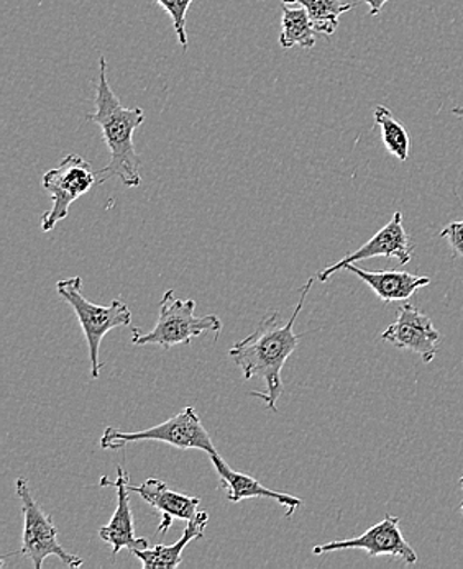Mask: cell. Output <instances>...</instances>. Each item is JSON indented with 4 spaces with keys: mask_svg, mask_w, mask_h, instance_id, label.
<instances>
[{
    "mask_svg": "<svg viewBox=\"0 0 463 569\" xmlns=\"http://www.w3.org/2000/svg\"><path fill=\"white\" fill-rule=\"evenodd\" d=\"M461 486H462V489H463V476L461 478ZM461 512L463 513V502H462V506H461Z\"/></svg>",
    "mask_w": 463,
    "mask_h": 569,
    "instance_id": "23",
    "label": "cell"
},
{
    "mask_svg": "<svg viewBox=\"0 0 463 569\" xmlns=\"http://www.w3.org/2000/svg\"><path fill=\"white\" fill-rule=\"evenodd\" d=\"M342 550H364L372 558L393 557L406 565L417 563L416 551L401 532L400 517L392 513H386L385 519L366 530L364 536L316 545L313 553L321 557V555Z\"/></svg>",
    "mask_w": 463,
    "mask_h": 569,
    "instance_id": "8",
    "label": "cell"
},
{
    "mask_svg": "<svg viewBox=\"0 0 463 569\" xmlns=\"http://www.w3.org/2000/svg\"><path fill=\"white\" fill-rule=\"evenodd\" d=\"M395 258L400 264H407L414 257V244L411 243L410 234L403 227V213L396 212L393 219L380 230L375 237L370 238L365 244H362L354 253L345 254L338 263L327 267L316 276L317 281H329L332 274L345 269L348 264L358 263V261L372 260V258Z\"/></svg>",
    "mask_w": 463,
    "mask_h": 569,
    "instance_id": "9",
    "label": "cell"
},
{
    "mask_svg": "<svg viewBox=\"0 0 463 569\" xmlns=\"http://www.w3.org/2000/svg\"><path fill=\"white\" fill-rule=\"evenodd\" d=\"M207 523H209V513L198 512L188 526H186L185 532L176 543L161 545L157 547L145 548V550H134V557L140 560L141 567L145 569H175L181 565L183 551L191 543L193 540L204 537V530H206Z\"/></svg>",
    "mask_w": 463,
    "mask_h": 569,
    "instance_id": "15",
    "label": "cell"
},
{
    "mask_svg": "<svg viewBox=\"0 0 463 569\" xmlns=\"http://www.w3.org/2000/svg\"><path fill=\"white\" fill-rule=\"evenodd\" d=\"M316 279H307L306 286L301 289L299 301L288 322H279L282 320L279 312L269 313L262 320L254 333L237 341L229 351L232 360L242 369L247 381L252 378L264 379L265 391H254L252 396L262 399L273 412H278V399L285 391L282 378L283 368L293 351L299 347L301 336L295 332V323Z\"/></svg>",
    "mask_w": 463,
    "mask_h": 569,
    "instance_id": "1",
    "label": "cell"
},
{
    "mask_svg": "<svg viewBox=\"0 0 463 569\" xmlns=\"http://www.w3.org/2000/svg\"><path fill=\"white\" fill-rule=\"evenodd\" d=\"M382 340L388 341L397 350L420 355L424 363L430 365L437 357L441 332L435 329L431 317L411 303H403L397 310L395 322L382 333Z\"/></svg>",
    "mask_w": 463,
    "mask_h": 569,
    "instance_id": "10",
    "label": "cell"
},
{
    "mask_svg": "<svg viewBox=\"0 0 463 569\" xmlns=\"http://www.w3.org/2000/svg\"><path fill=\"white\" fill-rule=\"evenodd\" d=\"M86 120L100 127L104 143L110 151L109 164L98 171L99 184L117 178L127 188H138L141 184V158L135 150L134 133L144 123L145 110L141 107L126 109L120 103L107 81V61L104 57L99 60L95 112L88 113Z\"/></svg>",
    "mask_w": 463,
    "mask_h": 569,
    "instance_id": "2",
    "label": "cell"
},
{
    "mask_svg": "<svg viewBox=\"0 0 463 569\" xmlns=\"http://www.w3.org/2000/svg\"><path fill=\"white\" fill-rule=\"evenodd\" d=\"M373 116H375L376 126L382 129V141L386 150L401 163H406L411 153V137L403 123L385 106H376Z\"/></svg>",
    "mask_w": 463,
    "mask_h": 569,
    "instance_id": "18",
    "label": "cell"
},
{
    "mask_svg": "<svg viewBox=\"0 0 463 569\" xmlns=\"http://www.w3.org/2000/svg\"><path fill=\"white\" fill-rule=\"evenodd\" d=\"M116 481H110L107 476L100 478V486H109L116 488L117 507L112 519L107 526L100 527V540L106 541L112 547V557H117L122 550H145L150 548L147 538L135 536L132 509L129 501V472L124 469L122 465H117Z\"/></svg>",
    "mask_w": 463,
    "mask_h": 569,
    "instance_id": "11",
    "label": "cell"
},
{
    "mask_svg": "<svg viewBox=\"0 0 463 569\" xmlns=\"http://www.w3.org/2000/svg\"><path fill=\"white\" fill-rule=\"evenodd\" d=\"M451 112L454 113V116L461 117V119H463V107H454Z\"/></svg>",
    "mask_w": 463,
    "mask_h": 569,
    "instance_id": "22",
    "label": "cell"
},
{
    "mask_svg": "<svg viewBox=\"0 0 463 569\" xmlns=\"http://www.w3.org/2000/svg\"><path fill=\"white\" fill-rule=\"evenodd\" d=\"M57 291L60 298L72 307L76 317H78L79 326L85 330V337L88 340L89 361H91V376L92 379H98L104 367L99 358L102 338L110 330L130 326L132 310L119 299L110 302V306H98V303L89 302L82 295V279L79 276L58 281Z\"/></svg>",
    "mask_w": 463,
    "mask_h": 569,
    "instance_id": "4",
    "label": "cell"
},
{
    "mask_svg": "<svg viewBox=\"0 0 463 569\" xmlns=\"http://www.w3.org/2000/svg\"><path fill=\"white\" fill-rule=\"evenodd\" d=\"M366 6H368V16L370 17H376L380 16V12H382L383 7H385V3H388L390 0H365Z\"/></svg>",
    "mask_w": 463,
    "mask_h": 569,
    "instance_id": "21",
    "label": "cell"
},
{
    "mask_svg": "<svg viewBox=\"0 0 463 569\" xmlns=\"http://www.w3.org/2000/svg\"><path fill=\"white\" fill-rule=\"evenodd\" d=\"M17 498L22 502L23 533L22 548L19 555L29 558L35 569L43 568L45 560L57 557L68 568L78 569L85 560L78 555L68 553L58 541V529L51 517L41 509L30 492L29 479L19 478L16 481Z\"/></svg>",
    "mask_w": 463,
    "mask_h": 569,
    "instance_id": "6",
    "label": "cell"
},
{
    "mask_svg": "<svg viewBox=\"0 0 463 569\" xmlns=\"http://www.w3.org/2000/svg\"><path fill=\"white\" fill-rule=\"evenodd\" d=\"M285 6H301L306 9L316 33H335L338 27V19L344 13L354 9V3L344 2V0H282Z\"/></svg>",
    "mask_w": 463,
    "mask_h": 569,
    "instance_id": "16",
    "label": "cell"
},
{
    "mask_svg": "<svg viewBox=\"0 0 463 569\" xmlns=\"http://www.w3.org/2000/svg\"><path fill=\"white\" fill-rule=\"evenodd\" d=\"M439 237L447 240L454 257L463 258V222H452L441 230Z\"/></svg>",
    "mask_w": 463,
    "mask_h": 569,
    "instance_id": "20",
    "label": "cell"
},
{
    "mask_svg": "<svg viewBox=\"0 0 463 569\" xmlns=\"http://www.w3.org/2000/svg\"><path fill=\"white\" fill-rule=\"evenodd\" d=\"M345 269L358 276L386 303L406 301L417 289L431 284L430 276H416L406 271H366L357 264H348Z\"/></svg>",
    "mask_w": 463,
    "mask_h": 569,
    "instance_id": "14",
    "label": "cell"
},
{
    "mask_svg": "<svg viewBox=\"0 0 463 569\" xmlns=\"http://www.w3.org/2000/svg\"><path fill=\"white\" fill-rule=\"evenodd\" d=\"M135 441H161L179 450H200L209 457L217 453L213 438L200 422L195 407H185L181 412L165 420L160 426L138 430V432H122L114 427H106L100 438V448L109 451L122 450Z\"/></svg>",
    "mask_w": 463,
    "mask_h": 569,
    "instance_id": "5",
    "label": "cell"
},
{
    "mask_svg": "<svg viewBox=\"0 0 463 569\" xmlns=\"http://www.w3.org/2000/svg\"><path fill=\"white\" fill-rule=\"evenodd\" d=\"M158 6L164 7L165 12L168 13L169 19L173 20L176 37H178L179 44L183 48H188V32H186V17H188L189 7L193 0H155Z\"/></svg>",
    "mask_w": 463,
    "mask_h": 569,
    "instance_id": "19",
    "label": "cell"
},
{
    "mask_svg": "<svg viewBox=\"0 0 463 569\" xmlns=\"http://www.w3.org/2000/svg\"><path fill=\"white\" fill-rule=\"evenodd\" d=\"M209 458L210 463L214 465V469L219 475L220 485L227 491V501L229 502L238 503L245 501V499H272V501L285 507V517H288V519H292L296 510L304 503L295 496L273 491V489L265 488L262 482H258L252 476L235 471L220 458L219 453L210 455Z\"/></svg>",
    "mask_w": 463,
    "mask_h": 569,
    "instance_id": "12",
    "label": "cell"
},
{
    "mask_svg": "<svg viewBox=\"0 0 463 569\" xmlns=\"http://www.w3.org/2000/svg\"><path fill=\"white\" fill-rule=\"evenodd\" d=\"M279 44L283 48H313L316 44V30L304 7H289L283 3Z\"/></svg>",
    "mask_w": 463,
    "mask_h": 569,
    "instance_id": "17",
    "label": "cell"
},
{
    "mask_svg": "<svg viewBox=\"0 0 463 569\" xmlns=\"http://www.w3.org/2000/svg\"><path fill=\"white\" fill-rule=\"evenodd\" d=\"M129 489L130 492L140 496L145 502L150 503L161 513V522L158 526L161 537H165L166 532L171 529L173 520L179 519L189 522L198 513L199 498L171 491L161 479L148 478L140 486H132L129 482Z\"/></svg>",
    "mask_w": 463,
    "mask_h": 569,
    "instance_id": "13",
    "label": "cell"
},
{
    "mask_svg": "<svg viewBox=\"0 0 463 569\" xmlns=\"http://www.w3.org/2000/svg\"><path fill=\"white\" fill-rule=\"evenodd\" d=\"M196 301L193 299H178L175 291H166L160 302V316L157 326L150 332L134 329L132 343L138 347L157 345L169 350L176 345H188L204 333L223 332V320L217 316L196 317Z\"/></svg>",
    "mask_w": 463,
    "mask_h": 569,
    "instance_id": "3",
    "label": "cell"
},
{
    "mask_svg": "<svg viewBox=\"0 0 463 569\" xmlns=\"http://www.w3.org/2000/svg\"><path fill=\"white\" fill-rule=\"evenodd\" d=\"M41 182L51 199V209L40 220L41 230L48 233L67 219L72 202L91 191L98 182V172L92 171L91 164L79 154H68L60 161V167L45 172Z\"/></svg>",
    "mask_w": 463,
    "mask_h": 569,
    "instance_id": "7",
    "label": "cell"
}]
</instances>
